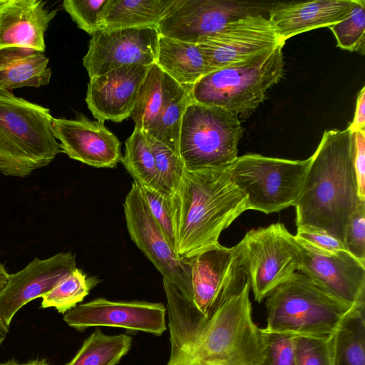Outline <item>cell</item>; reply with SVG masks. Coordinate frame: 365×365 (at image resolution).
Here are the masks:
<instances>
[{"mask_svg":"<svg viewBox=\"0 0 365 365\" xmlns=\"http://www.w3.org/2000/svg\"><path fill=\"white\" fill-rule=\"evenodd\" d=\"M361 200L354 163L353 133L347 128L324 131L310 157L294 205L297 227L325 232L344 244L347 223Z\"/></svg>","mask_w":365,"mask_h":365,"instance_id":"cell-1","label":"cell"},{"mask_svg":"<svg viewBox=\"0 0 365 365\" xmlns=\"http://www.w3.org/2000/svg\"><path fill=\"white\" fill-rule=\"evenodd\" d=\"M176 253L190 257L219 243L221 232L249 210L246 195L227 168L185 170L170 197Z\"/></svg>","mask_w":365,"mask_h":365,"instance_id":"cell-2","label":"cell"},{"mask_svg":"<svg viewBox=\"0 0 365 365\" xmlns=\"http://www.w3.org/2000/svg\"><path fill=\"white\" fill-rule=\"evenodd\" d=\"M188 258L191 266L188 300L163 278L170 344L181 341L209 320L248 282L237 245L226 247L218 243Z\"/></svg>","mask_w":365,"mask_h":365,"instance_id":"cell-3","label":"cell"},{"mask_svg":"<svg viewBox=\"0 0 365 365\" xmlns=\"http://www.w3.org/2000/svg\"><path fill=\"white\" fill-rule=\"evenodd\" d=\"M247 282L207 321L170 347L167 365H263L262 329L253 322Z\"/></svg>","mask_w":365,"mask_h":365,"instance_id":"cell-4","label":"cell"},{"mask_svg":"<svg viewBox=\"0 0 365 365\" xmlns=\"http://www.w3.org/2000/svg\"><path fill=\"white\" fill-rule=\"evenodd\" d=\"M50 110L0 88V173L24 178L62 153Z\"/></svg>","mask_w":365,"mask_h":365,"instance_id":"cell-5","label":"cell"},{"mask_svg":"<svg viewBox=\"0 0 365 365\" xmlns=\"http://www.w3.org/2000/svg\"><path fill=\"white\" fill-rule=\"evenodd\" d=\"M283 46L277 45L206 74L192 86V101L221 108L239 118L249 115L283 76Z\"/></svg>","mask_w":365,"mask_h":365,"instance_id":"cell-6","label":"cell"},{"mask_svg":"<svg viewBox=\"0 0 365 365\" xmlns=\"http://www.w3.org/2000/svg\"><path fill=\"white\" fill-rule=\"evenodd\" d=\"M353 307L297 271L267 297V317L264 329L329 340Z\"/></svg>","mask_w":365,"mask_h":365,"instance_id":"cell-7","label":"cell"},{"mask_svg":"<svg viewBox=\"0 0 365 365\" xmlns=\"http://www.w3.org/2000/svg\"><path fill=\"white\" fill-rule=\"evenodd\" d=\"M243 128L237 115L191 102L181 122L179 153L189 171L228 168L238 157Z\"/></svg>","mask_w":365,"mask_h":365,"instance_id":"cell-8","label":"cell"},{"mask_svg":"<svg viewBox=\"0 0 365 365\" xmlns=\"http://www.w3.org/2000/svg\"><path fill=\"white\" fill-rule=\"evenodd\" d=\"M309 162L310 158L293 160L246 154L227 170L246 195L248 209L271 214L295 205Z\"/></svg>","mask_w":365,"mask_h":365,"instance_id":"cell-9","label":"cell"},{"mask_svg":"<svg viewBox=\"0 0 365 365\" xmlns=\"http://www.w3.org/2000/svg\"><path fill=\"white\" fill-rule=\"evenodd\" d=\"M237 245L257 302L299 269L302 259L298 242L282 223L252 229Z\"/></svg>","mask_w":365,"mask_h":365,"instance_id":"cell-10","label":"cell"},{"mask_svg":"<svg viewBox=\"0 0 365 365\" xmlns=\"http://www.w3.org/2000/svg\"><path fill=\"white\" fill-rule=\"evenodd\" d=\"M271 5L236 0H175L157 29L165 37L198 43L233 21L268 12Z\"/></svg>","mask_w":365,"mask_h":365,"instance_id":"cell-11","label":"cell"},{"mask_svg":"<svg viewBox=\"0 0 365 365\" xmlns=\"http://www.w3.org/2000/svg\"><path fill=\"white\" fill-rule=\"evenodd\" d=\"M126 226L133 242L163 275L188 300L191 294V266L188 257L178 256L154 220L132 182L123 204Z\"/></svg>","mask_w":365,"mask_h":365,"instance_id":"cell-12","label":"cell"},{"mask_svg":"<svg viewBox=\"0 0 365 365\" xmlns=\"http://www.w3.org/2000/svg\"><path fill=\"white\" fill-rule=\"evenodd\" d=\"M159 31L156 26L101 29L92 35L83 64L89 78L125 65L155 63Z\"/></svg>","mask_w":365,"mask_h":365,"instance_id":"cell-13","label":"cell"},{"mask_svg":"<svg viewBox=\"0 0 365 365\" xmlns=\"http://www.w3.org/2000/svg\"><path fill=\"white\" fill-rule=\"evenodd\" d=\"M296 239L302 259L299 272L339 301L351 307L364 305V264L347 251H325Z\"/></svg>","mask_w":365,"mask_h":365,"instance_id":"cell-14","label":"cell"},{"mask_svg":"<svg viewBox=\"0 0 365 365\" xmlns=\"http://www.w3.org/2000/svg\"><path fill=\"white\" fill-rule=\"evenodd\" d=\"M165 314L162 303L97 298L77 304L64 314L63 319L78 331L92 327H112L161 336L167 329Z\"/></svg>","mask_w":365,"mask_h":365,"instance_id":"cell-15","label":"cell"},{"mask_svg":"<svg viewBox=\"0 0 365 365\" xmlns=\"http://www.w3.org/2000/svg\"><path fill=\"white\" fill-rule=\"evenodd\" d=\"M212 71L245 61L282 43L264 14H250L229 23L197 43Z\"/></svg>","mask_w":365,"mask_h":365,"instance_id":"cell-16","label":"cell"},{"mask_svg":"<svg viewBox=\"0 0 365 365\" xmlns=\"http://www.w3.org/2000/svg\"><path fill=\"white\" fill-rule=\"evenodd\" d=\"M53 133L62 153L94 168H115L123 155L118 138L104 122L77 113L73 119L53 118Z\"/></svg>","mask_w":365,"mask_h":365,"instance_id":"cell-17","label":"cell"},{"mask_svg":"<svg viewBox=\"0 0 365 365\" xmlns=\"http://www.w3.org/2000/svg\"><path fill=\"white\" fill-rule=\"evenodd\" d=\"M76 268V257L61 252L45 259H34L22 270L9 275L0 292V316L9 327L14 315L29 302L41 297Z\"/></svg>","mask_w":365,"mask_h":365,"instance_id":"cell-18","label":"cell"},{"mask_svg":"<svg viewBox=\"0 0 365 365\" xmlns=\"http://www.w3.org/2000/svg\"><path fill=\"white\" fill-rule=\"evenodd\" d=\"M150 66L125 65L90 78L86 102L93 117L115 123L130 117Z\"/></svg>","mask_w":365,"mask_h":365,"instance_id":"cell-19","label":"cell"},{"mask_svg":"<svg viewBox=\"0 0 365 365\" xmlns=\"http://www.w3.org/2000/svg\"><path fill=\"white\" fill-rule=\"evenodd\" d=\"M355 0H317L272 4L268 19L279 41L321 27H329L351 13Z\"/></svg>","mask_w":365,"mask_h":365,"instance_id":"cell-20","label":"cell"},{"mask_svg":"<svg viewBox=\"0 0 365 365\" xmlns=\"http://www.w3.org/2000/svg\"><path fill=\"white\" fill-rule=\"evenodd\" d=\"M56 14L42 0H0V50L19 46L44 52V35Z\"/></svg>","mask_w":365,"mask_h":365,"instance_id":"cell-21","label":"cell"},{"mask_svg":"<svg viewBox=\"0 0 365 365\" xmlns=\"http://www.w3.org/2000/svg\"><path fill=\"white\" fill-rule=\"evenodd\" d=\"M49 60L44 52L26 47L0 50V88L12 92L23 87L39 88L51 77Z\"/></svg>","mask_w":365,"mask_h":365,"instance_id":"cell-22","label":"cell"},{"mask_svg":"<svg viewBox=\"0 0 365 365\" xmlns=\"http://www.w3.org/2000/svg\"><path fill=\"white\" fill-rule=\"evenodd\" d=\"M155 63L182 86H192L202 77L213 71L197 43L160 34Z\"/></svg>","mask_w":365,"mask_h":365,"instance_id":"cell-23","label":"cell"},{"mask_svg":"<svg viewBox=\"0 0 365 365\" xmlns=\"http://www.w3.org/2000/svg\"><path fill=\"white\" fill-rule=\"evenodd\" d=\"M180 86L155 63L151 65L130 116L135 127L148 134Z\"/></svg>","mask_w":365,"mask_h":365,"instance_id":"cell-24","label":"cell"},{"mask_svg":"<svg viewBox=\"0 0 365 365\" xmlns=\"http://www.w3.org/2000/svg\"><path fill=\"white\" fill-rule=\"evenodd\" d=\"M175 0H107L101 29L158 26Z\"/></svg>","mask_w":365,"mask_h":365,"instance_id":"cell-25","label":"cell"},{"mask_svg":"<svg viewBox=\"0 0 365 365\" xmlns=\"http://www.w3.org/2000/svg\"><path fill=\"white\" fill-rule=\"evenodd\" d=\"M329 343L332 365H365L364 305L344 315Z\"/></svg>","mask_w":365,"mask_h":365,"instance_id":"cell-26","label":"cell"},{"mask_svg":"<svg viewBox=\"0 0 365 365\" xmlns=\"http://www.w3.org/2000/svg\"><path fill=\"white\" fill-rule=\"evenodd\" d=\"M128 334H105L96 329L66 365H117L131 348Z\"/></svg>","mask_w":365,"mask_h":365,"instance_id":"cell-27","label":"cell"},{"mask_svg":"<svg viewBox=\"0 0 365 365\" xmlns=\"http://www.w3.org/2000/svg\"><path fill=\"white\" fill-rule=\"evenodd\" d=\"M121 163L138 186L160 192L155 159L146 135L136 127L125 142Z\"/></svg>","mask_w":365,"mask_h":365,"instance_id":"cell-28","label":"cell"},{"mask_svg":"<svg viewBox=\"0 0 365 365\" xmlns=\"http://www.w3.org/2000/svg\"><path fill=\"white\" fill-rule=\"evenodd\" d=\"M99 281L96 277H88L76 267L51 291L41 296V308L53 307L59 313L66 314L81 302Z\"/></svg>","mask_w":365,"mask_h":365,"instance_id":"cell-29","label":"cell"},{"mask_svg":"<svg viewBox=\"0 0 365 365\" xmlns=\"http://www.w3.org/2000/svg\"><path fill=\"white\" fill-rule=\"evenodd\" d=\"M191 88L180 86L150 132L145 134L178 153L182 118L187 106L192 102L190 95Z\"/></svg>","mask_w":365,"mask_h":365,"instance_id":"cell-30","label":"cell"},{"mask_svg":"<svg viewBox=\"0 0 365 365\" xmlns=\"http://www.w3.org/2000/svg\"><path fill=\"white\" fill-rule=\"evenodd\" d=\"M153 153L160 193L170 197L178 190L185 171L180 153L164 143L146 135Z\"/></svg>","mask_w":365,"mask_h":365,"instance_id":"cell-31","label":"cell"},{"mask_svg":"<svg viewBox=\"0 0 365 365\" xmlns=\"http://www.w3.org/2000/svg\"><path fill=\"white\" fill-rule=\"evenodd\" d=\"M337 46L361 55L365 51V1L355 0L350 14L344 20L329 26Z\"/></svg>","mask_w":365,"mask_h":365,"instance_id":"cell-32","label":"cell"},{"mask_svg":"<svg viewBox=\"0 0 365 365\" xmlns=\"http://www.w3.org/2000/svg\"><path fill=\"white\" fill-rule=\"evenodd\" d=\"M106 2L107 0H65L62 6L79 29L92 36L101 30Z\"/></svg>","mask_w":365,"mask_h":365,"instance_id":"cell-33","label":"cell"},{"mask_svg":"<svg viewBox=\"0 0 365 365\" xmlns=\"http://www.w3.org/2000/svg\"><path fill=\"white\" fill-rule=\"evenodd\" d=\"M139 188L152 216L175 251L176 233L170 205V197L155 190L140 186Z\"/></svg>","mask_w":365,"mask_h":365,"instance_id":"cell-34","label":"cell"},{"mask_svg":"<svg viewBox=\"0 0 365 365\" xmlns=\"http://www.w3.org/2000/svg\"><path fill=\"white\" fill-rule=\"evenodd\" d=\"M264 344L263 365H296L294 351L295 336L273 333L262 329Z\"/></svg>","mask_w":365,"mask_h":365,"instance_id":"cell-35","label":"cell"},{"mask_svg":"<svg viewBox=\"0 0 365 365\" xmlns=\"http://www.w3.org/2000/svg\"><path fill=\"white\" fill-rule=\"evenodd\" d=\"M294 351L296 365H332L328 339L296 336Z\"/></svg>","mask_w":365,"mask_h":365,"instance_id":"cell-36","label":"cell"},{"mask_svg":"<svg viewBox=\"0 0 365 365\" xmlns=\"http://www.w3.org/2000/svg\"><path fill=\"white\" fill-rule=\"evenodd\" d=\"M344 244L349 253L365 264V200L360 201L349 218Z\"/></svg>","mask_w":365,"mask_h":365,"instance_id":"cell-37","label":"cell"},{"mask_svg":"<svg viewBox=\"0 0 365 365\" xmlns=\"http://www.w3.org/2000/svg\"><path fill=\"white\" fill-rule=\"evenodd\" d=\"M295 237L325 251H347L344 245L341 241L328 233L319 230L297 227Z\"/></svg>","mask_w":365,"mask_h":365,"instance_id":"cell-38","label":"cell"},{"mask_svg":"<svg viewBox=\"0 0 365 365\" xmlns=\"http://www.w3.org/2000/svg\"><path fill=\"white\" fill-rule=\"evenodd\" d=\"M354 163L357 179L359 195L365 200V130L353 133Z\"/></svg>","mask_w":365,"mask_h":365,"instance_id":"cell-39","label":"cell"},{"mask_svg":"<svg viewBox=\"0 0 365 365\" xmlns=\"http://www.w3.org/2000/svg\"><path fill=\"white\" fill-rule=\"evenodd\" d=\"M351 133L365 130V88L359 91L353 120L346 128Z\"/></svg>","mask_w":365,"mask_h":365,"instance_id":"cell-40","label":"cell"},{"mask_svg":"<svg viewBox=\"0 0 365 365\" xmlns=\"http://www.w3.org/2000/svg\"><path fill=\"white\" fill-rule=\"evenodd\" d=\"M0 365H51L45 359H36L24 363H19L14 360L0 363Z\"/></svg>","mask_w":365,"mask_h":365,"instance_id":"cell-41","label":"cell"},{"mask_svg":"<svg viewBox=\"0 0 365 365\" xmlns=\"http://www.w3.org/2000/svg\"><path fill=\"white\" fill-rule=\"evenodd\" d=\"M9 275V274L7 273L5 267L0 262V292L4 289V287L6 285Z\"/></svg>","mask_w":365,"mask_h":365,"instance_id":"cell-42","label":"cell"},{"mask_svg":"<svg viewBox=\"0 0 365 365\" xmlns=\"http://www.w3.org/2000/svg\"><path fill=\"white\" fill-rule=\"evenodd\" d=\"M9 333V327L6 325L0 316V344L5 340Z\"/></svg>","mask_w":365,"mask_h":365,"instance_id":"cell-43","label":"cell"}]
</instances>
